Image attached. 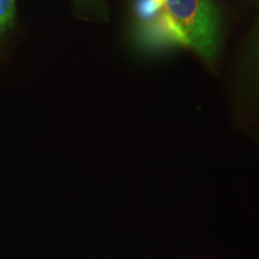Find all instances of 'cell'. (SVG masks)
<instances>
[{
    "instance_id": "6da1fadb",
    "label": "cell",
    "mask_w": 259,
    "mask_h": 259,
    "mask_svg": "<svg viewBox=\"0 0 259 259\" xmlns=\"http://www.w3.org/2000/svg\"><path fill=\"white\" fill-rule=\"evenodd\" d=\"M174 40L200 54L215 56L219 25L211 0H156Z\"/></svg>"
},
{
    "instance_id": "7a4b0ae2",
    "label": "cell",
    "mask_w": 259,
    "mask_h": 259,
    "mask_svg": "<svg viewBox=\"0 0 259 259\" xmlns=\"http://www.w3.org/2000/svg\"><path fill=\"white\" fill-rule=\"evenodd\" d=\"M15 11V0H0V35L14 23Z\"/></svg>"
}]
</instances>
